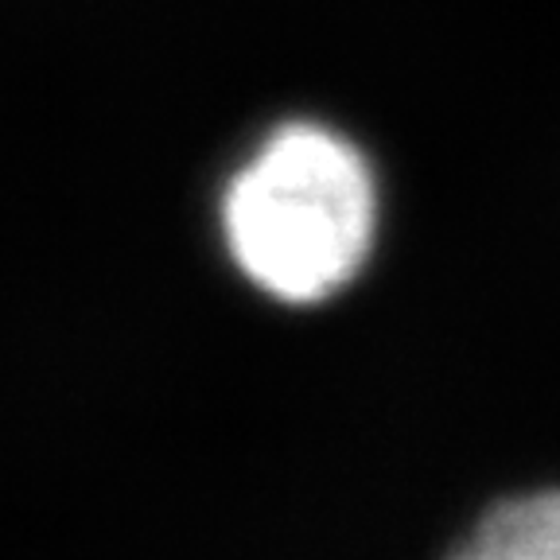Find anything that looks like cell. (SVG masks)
<instances>
[{
    "label": "cell",
    "mask_w": 560,
    "mask_h": 560,
    "mask_svg": "<svg viewBox=\"0 0 560 560\" xmlns=\"http://www.w3.org/2000/svg\"><path fill=\"white\" fill-rule=\"evenodd\" d=\"M377 234V184L327 125L272 129L230 179L222 237L234 265L284 304H319L359 277Z\"/></svg>",
    "instance_id": "6da1fadb"
},
{
    "label": "cell",
    "mask_w": 560,
    "mask_h": 560,
    "mask_svg": "<svg viewBox=\"0 0 560 560\" xmlns=\"http://www.w3.org/2000/svg\"><path fill=\"white\" fill-rule=\"evenodd\" d=\"M455 552L467 560H560V482L490 502Z\"/></svg>",
    "instance_id": "7a4b0ae2"
}]
</instances>
